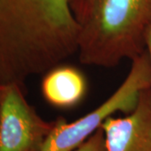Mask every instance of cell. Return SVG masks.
Returning <instances> with one entry per match:
<instances>
[{
  "instance_id": "52a82bcc",
  "label": "cell",
  "mask_w": 151,
  "mask_h": 151,
  "mask_svg": "<svg viewBox=\"0 0 151 151\" xmlns=\"http://www.w3.org/2000/svg\"><path fill=\"white\" fill-rule=\"evenodd\" d=\"M73 151H107L103 129L101 128L97 129L87 140Z\"/></svg>"
},
{
  "instance_id": "6da1fadb",
  "label": "cell",
  "mask_w": 151,
  "mask_h": 151,
  "mask_svg": "<svg viewBox=\"0 0 151 151\" xmlns=\"http://www.w3.org/2000/svg\"><path fill=\"white\" fill-rule=\"evenodd\" d=\"M70 0H0V86H24L78 50Z\"/></svg>"
},
{
  "instance_id": "7a4b0ae2",
  "label": "cell",
  "mask_w": 151,
  "mask_h": 151,
  "mask_svg": "<svg viewBox=\"0 0 151 151\" xmlns=\"http://www.w3.org/2000/svg\"><path fill=\"white\" fill-rule=\"evenodd\" d=\"M151 0H96L81 24L78 56L82 64L114 67L146 50Z\"/></svg>"
},
{
  "instance_id": "5b68a950",
  "label": "cell",
  "mask_w": 151,
  "mask_h": 151,
  "mask_svg": "<svg viewBox=\"0 0 151 151\" xmlns=\"http://www.w3.org/2000/svg\"><path fill=\"white\" fill-rule=\"evenodd\" d=\"M101 129L107 151H151V88L142 93L132 113L109 117Z\"/></svg>"
},
{
  "instance_id": "30bf717a",
  "label": "cell",
  "mask_w": 151,
  "mask_h": 151,
  "mask_svg": "<svg viewBox=\"0 0 151 151\" xmlns=\"http://www.w3.org/2000/svg\"><path fill=\"white\" fill-rule=\"evenodd\" d=\"M1 92H2V86H0V99H1Z\"/></svg>"
},
{
  "instance_id": "277c9868",
  "label": "cell",
  "mask_w": 151,
  "mask_h": 151,
  "mask_svg": "<svg viewBox=\"0 0 151 151\" xmlns=\"http://www.w3.org/2000/svg\"><path fill=\"white\" fill-rule=\"evenodd\" d=\"M55 121L44 120L18 84L2 86L0 151H40Z\"/></svg>"
},
{
  "instance_id": "9c48e42d",
  "label": "cell",
  "mask_w": 151,
  "mask_h": 151,
  "mask_svg": "<svg viewBox=\"0 0 151 151\" xmlns=\"http://www.w3.org/2000/svg\"><path fill=\"white\" fill-rule=\"evenodd\" d=\"M95 2H96V0H82V4H83V6L86 8V18L88 16V14H89V13H90V11L92 9V6H93ZM86 18H85V19H86ZM85 19H84V20H85ZM82 23H83V22H82ZM82 23H81V24H82Z\"/></svg>"
},
{
  "instance_id": "8992f818",
  "label": "cell",
  "mask_w": 151,
  "mask_h": 151,
  "mask_svg": "<svg viewBox=\"0 0 151 151\" xmlns=\"http://www.w3.org/2000/svg\"><path fill=\"white\" fill-rule=\"evenodd\" d=\"M41 92L50 105L69 109L78 105L86 97L87 81L76 67L60 64L45 74Z\"/></svg>"
},
{
  "instance_id": "ba28073f",
  "label": "cell",
  "mask_w": 151,
  "mask_h": 151,
  "mask_svg": "<svg viewBox=\"0 0 151 151\" xmlns=\"http://www.w3.org/2000/svg\"><path fill=\"white\" fill-rule=\"evenodd\" d=\"M146 49H147V51L150 55L151 64V25L147 32V35H146Z\"/></svg>"
},
{
  "instance_id": "3957f363",
  "label": "cell",
  "mask_w": 151,
  "mask_h": 151,
  "mask_svg": "<svg viewBox=\"0 0 151 151\" xmlns=\"http://www.w3.org/2000/svg\"><path fill=\"white\" fill-rule=\"evenodd\" d=\"M151 88V64L145 51L132 60L129 73L119 88L92 112L71 123L65 119L55 124L40 151H73L81 146L106 119L116 113L129 114L137 108L142 93Z\"/></svg>"
}]
</instances>
